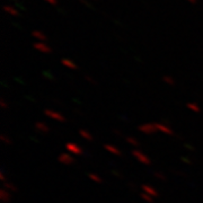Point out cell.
<instances>
[{"label": "cell", "instance_id": "cell-1", "mask_svg": "<svg viewBox=\"0 0 203 203\" xmlns=\"http://www.w3.org/2000/svg\"><path fill=\"white\" fill-rule=\"evenodd\" d=\"M138 130L142 133H145V134H152L156 131H158L156 123H143V124L138 126Z\"/></svg>", "mask_w": 203, "mask_h": 203}, {"label": "cell", "instance_id": "cell-2", "mask_svg": "<svg viewBox=\"0 0 203 203\" xmlns=\"http://www.w3.org/2000/svg\"><path fill=\"white\" fill-rule=\"evenodd\" d=\"M132 156H133L134 158H137V160L140 161V163L143 164V165L149 166V165L151 164L150 158H149L148 156H145V153H142L141 151H139V150H133V151H132Z\"/></svg>", "mask_w": 203, "mask_h": 203}, {"label": "cell", "instance_id": "cell-3", "mask_svg": "<svg viewBox=\"0 0 203 203\" xmlns=\"http://www.w3.org/2000/svg\"><path fill=\"white\" fill-rule=\"evenodd\" d=\"M65 149H67L69 152H71L72 155H76V156H79V155H83V153H84V150L81 149V147L78 145L77 143H75V142H68V143L65 145Z\"/></svg>", "mask_w": 203, "mask_h": 203}, {"label": "cell", "instance_id": "cell-4", "mask_svg": "<svg viewBox=\"0 0 203 203\" xmlns=\"http://www.w3.org/2000/svg\"><path fill=\"white\" fill-rule=\"evenodd\" d=\"M44 114L48 116V117H50V118H52V120H56V121H59V122H64V121H65V117L62 115L61 113L54 112V111H52V110H45V111H44Z\"/></svg>", "mask_w": 203, "mask_h": 203}, {"label": "cell", "instance_id": "cell-5", "mask_svg": "<svg viewBox=\"0 0 203 203\" xmlns=\"http://www.w3.org/2000/svg\"><path fill=\"white\" fill-rule=\"evenodd\" d=\"M58 160L61 163V164H63V165H72L73 163H75V159L72 158V156L71 155H69V153H65V152H63V153H61L60 156H59Z\"/></svg>", "mask_w": 203, "mask_h": 203}, {"label": "cell", "instance_id": "cell-6", "mask_svg": "<svg viewBox=\"0 0 203 203\" xmlns=\"http://www.w3.org/2000/svg\"><path fill=\"white\" fill-rule=\"evenodd\" d=\"M156 126H157V130H158V131H160V132H163V133H165V134H169V136L174 134L173 130L168 126L167 123H156Z\"/></svg>", "mask_w": 203, "mask_h": 203}, {"label": "cell", "instance_id": "cell-7", "mask_svg": "<svg viewBox=\"0 0 203 203\" xmlns=\"http://www.w3.org/2000/svg\"><path fill=\"white\" fill-rule=\"evenodd\" d=\"M141 187H142L143 192L147 193V194H149L150 196H152V198H157V196H158V191H157L156 188L151 187L150 185H142Z\"/></svg>", "mask_w": 203, "mask_h": 203}, {"label": "cell", "instance_id": "cell-8", "mask_svg": "<svg viewBox=\"0 0 203 203\" xmlns=\"http://www.w3.org/2000/svg\"><path fill=\"white\" fill-rule=\"evenodd\" d=\"M104 149L113 155H117V156H121V151L118 150V148H116L115 145H104Z\"/></svg>", "mask_w": 203, "mask_h": 203}, {"label": "cell", "instance_id": "cell-9", "mask_svg": "<svg viewBox=\"0 0 203 203\" xmlns=\"http://www.w3.org/2000/svg\"><path fill=\"white\" fill-rule=\"evenodd\" d=\"M0 199L3 203H7L9 200H10V193L9 191H7L6 188H2L0 191Z\"/></svg>", "mask_w": 203, "mask_h": 203}, {"label": "cell", "instance_id": "cell-10", "mask_svg": "<svg viewBox=\"0 0 203 203\" xmlns=\"http://www.w3.org/2000/svg\"><path fill=\"white\" fill-rule=\"evenodd\" d=\"M35 128H36V130L40 131V132H49V131H50V128H49L45 123H43V122H37V123L35 124Z\"/></svg>", "mask_w": 203, "mask_h": 203}, {"label": "cell", "instance_id": "cell-11", "mask_svg": "<svg viewBox=\"0 0 203 203\" xmlns=\"http://www.w3.org/2000/svg\"><path fill=\"white\" fill-rule=\"evenodd\" d=\"M79 134H80L85 140H88V141H91V140H93V136H91L88 131H86V130H79Z\"/></svg>", "mask_w": 203, "mask_h": 203}, {"label": "cell", "instance_id": "cell-12", "mask_svg": "<svg viewBox=\"0 0 203 203\" xmlns=\"http://www.w3.org/2000/svg\"><path fill=\"white\" fill-rule=\"evenodd\" d=\"M187 107H188L191 111L195 112V113H198V112H200V111H201V108H200L199 104H196V103H188V104H187Z\"/></svg>", "mask_w": 203, "mask_h": 203}, {"label": "cell", "instance_id": "cell-13", "mask_svg": "<svg viewBox=\"0 0 203 203\" xmlns=\"http://www.w3.org/2000/svg\"><path fill=\"white\" fill-rule=\"evenodd\" d=\"M126 141H128V143H130V145H133V147H139L138 140H137L136 138H133V137H126Z\"/></svg>", "mask_w": 203, "mask_h": 203}, {"label": "cell", "instance_id": "cell-14", "mask_svg": "<svg viewBox=\"0 0 203 203\" xmlns=\"http://www.w3.org/2000/svg\"><path fill=\"white\" fill-rule=\"evenodd\" d=\"M140 196H141V199L142 200H145V202H148V203H152V201H153V198L152 196H150L149 194H147V193H140Z\"/></svg>", "mask_w": 203, "mask_h": 203}, {"label": "cell", "instance_id": "cell-15", "mask_svg": "<svg viewBox=\"0 0 203 203\" xmlns=\"http://www.w3.org/2000/svg\"><path fill=\"white\" fill-rule=\"evenodd\" d=\"M3 188H6L7 191H10V192H16L17 191V188L13 185V184H10V183H3Z\"/></svg>", "mask_w": 203, "mask_h": 203}, {"label": "cell", "instance_id": "cell-16", "mask_svg": "<svg viewBox=\"0 0 203 203\" xmlns=\"http://www.w3.org/2000/svg\"><path fill=\"white\" fill-rule=\"evenodd\" d=\"M88 177L91 179V181H94V182H96V183H102V178L98 176L97 174H89L88 175Z\"/></svg>", "mask_w": 203, "mask_h": 203}, {"label": "cell", "instance_id": "cell-17", "mask_svg": "<svg viewBox=\"0 0 203 203\" xmlns=\"http://www.w3.org/2000/svg\"><path fill=\"white\" fill-rule=\"evenodd\" d=\"M0 139H1V141H2L3 143H6V145H10V143H11V140H10L8 137H6L5 134H3V136H1V137H0Z\"/></svg>", "mask_w": 203, "mask_h": 203}, {"label": "cell", "instance_id": "cell-18", "mask_svg": "<svg viewBox=\"0 0 203 203\" xmlns=\"http://www.w3.org/2000/svg\"><path fill=\"white\" fill-rule=\"evenodd\" d=\"M155 176H156L158 179H161V181H165V179H166L165 175L163 174V173H160V172H156V173H155Z\"/></svg>", "mask_w": 203, "mask_h": 203}, {"label": "cell", "instance_id": "cell-19", "mask_svg": "<svg viewBox=\"0 0 203 203\" xmlns=\"http://www.w3.org/2000/svg\"><path fill=\"white\" fill-rule=\"evenodd\" d=\"M0 106H1L3 110H7V108L9 107V106H8V104H7L5 101H1V102H0Z\"/></svg>", "mask_w": 203, "mask_h": 203}, {"label": "cell", "instance_id": "cell-20", "mask_svg": "<svg viewBox=\"0 0 203 203\" xmlns=\"http://www.w3.org/2000/svg\"><path fill=\"white\" fill-rule=\"evenodd\" d=\"M0 178H1V181L3 182V183H6V176L3 173H0Z\"/></svg>", "mask_w": 203, "mask_h": 203}, {"label": "cell", "instance_id": "cell-21", "mask_svg": "<svg viewBox=\"0 0 203 203\" xmlns=\"http://www.w3.org/2000/svg\"><path fill=\"white\" fill-rule=\"evenodd\" d=\"M185 147H186V148H188V150H194V148H193L191 145H185Z\"/></svg>", "mask_w": 203, "mask_h": 203}, {"label": "cell", "instance_id": "cell-22", "mask_svg": "<svg viewBox=\"0 0 203 203\" xmlns=\"http://www.w3.org/2000/svg\"><path fill=\"white\" fill-rule=\"evenodd\" d=\"M182 160L185 161V163H187V164H191V160H188V159H186V158H182Z\"/></svg>", "mask_w": 203, "mask_h": 203}, {"label": "cell", "instance_id": "cell-23", "mask_svg": "<svg viewBox=\"0 0 203 203\" xmlns=\"http://www.w3.org/2000/svg\"><path fill=\"white\" fill-rule=\"evenodd\" d=\"M114 133H116V134H118V136H120V134H121V132H120V131H118V130H114Z\"/></svg>", "mask_w": 203, "mask_h": 203}, {"label": "cell", "instance_id": "cell-24", "mask_svg": "<svg viewBox=\"0 0 203 203\" xmlns=\"http://www.w3.org/2000/svg\"><path fill=\"white\" fill-rule=\"evenodd\" d=\"M113 174H115V175H117L118 177H121V174H118V173H116V172H113Z\"/></svg>", "mask_w": 203, "mask_h": 203}]
</instances>
